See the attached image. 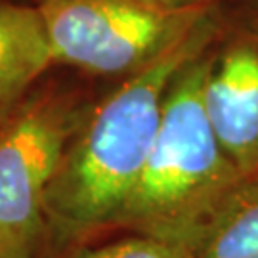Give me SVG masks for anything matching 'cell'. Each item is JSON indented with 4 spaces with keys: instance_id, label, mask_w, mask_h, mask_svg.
<instances>
[{
    "instance_id": "6da1fadb",
    "label": "cell",
    "mask_w": 258,
    "mask_h": 258,
    "mask_svg": "<svg viewBox=\"0 0 258 258\" xmlns=\"http://www.w3.org/2000/svg\"><path fill=\"white\" fill-rule=\"evenodd\" d=\"M220 8L165 54L124 77L77 130L48 189L46 220L67 237L113 226L136 185L163 119L166 94L187 61L212 44Z\"/></svg>"
},
{
    "instance_id": "7a4b0ae2",
    "label": "cell",
    "mask_w": 258,
    "mask_h": 258,
    "mask_svg": "<svg viewBox=\"0 0 258 258\" xmlns=\"http://www.w3.org/2000/svg\"><path fill=\"white\" fill-rule=\"evenodd\" d=\"M207 50L170 84L153 148L113 222L136 235L178 245L189 256L216 209L243 178L205 111Z\"/></svg>"
},
{
    "instance_id": "8992f818",
    "label": "cell",
    "mask_w": 258,
    "mask_h": 258,
    "mask_svg": "<svg viewBox=\"0 0 258 258\" xmlns=\"http://www.w3.org/2000/svg\"><path fill=\"white\" fill-rule=\"evenodd\" d=\"M54 65L38 6L0 0V126Z\"/></svg>"
},
{
    "instance_id": "5b68a950",
    "label": "cell",
    "mask_w": 258,
    "mask_h": 258,
    "mask_svg": "<svg viewBox=\"0 0 258 258\" xmlns=\"http://www.w3.org/2000/svg\"><path fill=\"white\" fill-rule=\"evenodd\" d=\"M207 117L243 176L258 172V29L220 19L207 50L203 83Z\"/></svg>"
},
{
    "instance_id": "ba28073f",
    "label": "cell",
    "mask_w": 258,
    "mask_h": 258,
    "mask_svg": "<svg viewBox=\"0 0 258 258\" xmlns=\"http://www.w3.org/2000/svg\"><path fill=\"white\" fill-rule=\"evenodd\" d=\"M75 258H191L189 252L168 241L148 235H136L128 239L115 241L96 249L84 250Z\"/></svg>"
},
{
    "instance_id": "9c48e42d",
    "label": "cell",
    "mask_w": 258,
    "mask_h": 258,
    "mask_svg": "<svg viewBox=\"0 0 258 258\" xmlns=\"http://www.w3.org/2000/svg\"><path fill=\"white\" fill-rule=\"evenodd\" d=\"M166 8L174 10H191V12H211L220 8L226 0H153Z\"/></svg>"
},
{
    "instance_id": "52a82bcc",
    "label": "cell",
    "mask_w": 258,
    "mask_h": 258,
    "mask_svg": "<svg viewBox=\"0 0 258 258\" xmlns=\"http://www.w3.org/2000/svg\"><path fill=\"white\" fill-rule=\"evenodd\" d=\"M191 258H258V172L243 176L226 195Z\"/></svg>"
},
{
    "instance_id": "3957f363",
    "label": "cell",
    "mask_w": 258,
    "mask_h": 258,
    "mask_svg": "<svg viewBox=\"0 0 258 258\" xmlns=\"http://www.w3.org/2000/svg\"><path fill=\"white\" fill-rule=\"evenodd\" d=\"M86 115L77 94L46 88L0 126V258L37 256L48 189Z\"/></svg>"
},
{
    "instance_id": "30bf717a",
    "label": "cell",
    "mask_w": 258,
    "mask_h": 258,
    "mask_svg": "<svg viewBox=\"0 0 258 258\" xmlns=\"http://www.w3.org/2000/svg\"><path fill=\"white\" fill-rule=\"evenodd\" d=\"M231 18L258 29V0H233Z\"/></svg>"
},
{
    "instance_id": "277c9868",
    "label": "cell",
    "mask_w": 258,
    "mask_h": 258,
    "mask_svg": "<svg viewBox=\"0 0 258 258\" xmlns=\"http://www.w3.org/2000/svg\"><path fill=\"white\" fill-rule=\"evenodd\" d=\"M38 12L54 65L124 79L187 37L214 10H174L153 0H40Z\"/></svg>"
}]
</instances>
